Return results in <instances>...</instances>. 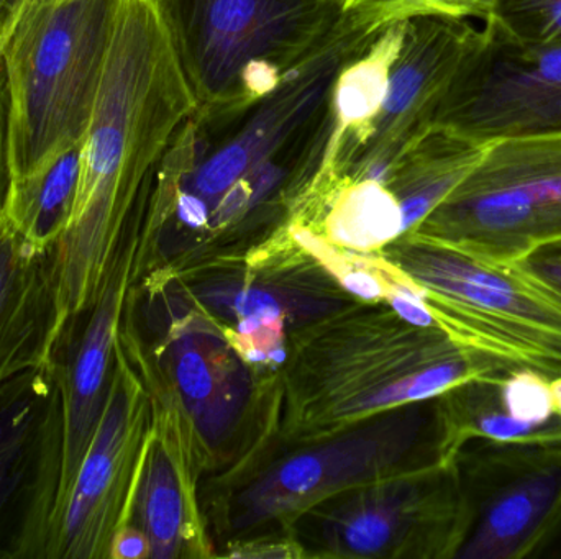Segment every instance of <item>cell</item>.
<instances>
[{"label":"cell","mask_w":561,"mask_h":559,"mask_svg":"<svg viewBox=\"0 0 561 559\" xmlns=\"http://www.w3.org/2000/svg\"><path fill=\"white\" fill-rule=\"evenodd\" d=\"M405 19L381 26L371 42L345 61L332 89V133L313 180L343 176L368 141L388 94L392 66L404 38Z\"/></svg>","instance_id":"16"},{"label":"cell","mask_w":561,"mask_h":559,"mask_svg":"<svg viewBox=\"0 0 561 559\" xmlns=\"http://www.w3.org/2000/svg\"><path fill=\"white\" fill-rule=\"evenodd\" d=\"M507 412L523 422L542 426L557 419L550 377L529 368L510 371L500 383Z\"/></svg>","instance_id":"24"},{"label":"cell","mask_w":561,"mask_h":559,"mask_svg":"<svg viewBox=\"0 0 561 559\" xmlns=\"http://www.w3.org/2000/svg\"><path fill=\"white\" fill-rule=\"evenodd\" d=\"M121 0H48L23 10L0 51L5 72L7 180L84 140Z\"/></svg>","instance_id":"3"},{"label":"cell","mask_w":561,"mask_h":559,"mask_svg":"<svg viewBox=\"0 0 561 559\" xmlns=\"http://www.w3.org/2000/svg\"><path fill=\"white\" fill-rule=\"evenodd\" d=\"M483 26L529 43H561V0H488Z\"/></svg>","instance_id":"23"},{"label":"cell","mask_w":561,"mask_h":559,"mask_svg":"<svg viewBox=\"0 0 561 559\" xmlns=\"http://www.w3.org/2000/svg\"><path fill=\"white\" fill-rule=\"evenodd\" d=\"M151 433L144 383L117 345L107 404L56 515L48 559L111 558L130 519Z\"/></svg>","instance_id":"9"},{"label":"cell","mask_w":561,"mask_h":559,"mask_svg":"<svg viewBox=\"0 0 561 559\" xmlns=\"http://www.w3.org/2000/svg\"><path fill=\"white\" fill-rule=\"evenodd\" d=\"M510 371L440 328L408 324L389 305L329 315L293 343L280 429L286 442L312 445Z\"/></svg>","instance_id":"2"},{"label":"cell","mask_w":561,"mask_h":559,"mask_svg":"<svg viewBox=\"0 0 561 559\" xmlns=\"http://www.w3.org/2000/svg\"><path fill=\"white\" fill-rule=\"evenodd\" d=\"M550 389H552L553 407L556 416L561 420V374L550 380Z\"/></svg>","instance_id":"30"},{"label":"cell","mask_w":561,"mask_h":559,"mask_svg":"<svg viewBox=\"0 0 561 559\" xmlns=\"http://www.w3.org/2000/svg\"><path fill=\"white\" fill-rule=\"evenodd\" d=\"M445 462L437 399L402 407L302 452L247 486L233 502V531L294 521L309 509L363 486Z\"/></svg>","instance_id":"7"},{"label":"cell","mask_w":561,"mask_h":559,"mask_svg":"<svg viewBox=\"0 0 561 559\" xmlns=\"http://www.w3.org/2000/svg\"><path fill=\"white\" fill-rule=\"evenodd\" d=\"M346 10H373L402 19L414 15H448L481 20L488 12V0H343Z\"/></svg>","instance_id":"25"},{"label":"cell","mask_w":561,"mask_h":559,"mask_svg":"<svg viewBox=\"0 0 561 559\" xmlns=\"http://www.w3.org/2000/svg\"><path fill=\"white\" fill-rule=\"evenodd\" d=\"M0 91H2V89H0ZM0 95H2V94H0Z\"/></svg>","instance_id":"32"},{"label":"cell","mask_w":561,"mask_h":559,"mask_svg":"<svg viewBox=\"0 0 561 559\" xmlns=\"http://www.w3.org/2000/svg\"><path fill=\"white\" fill-rule=\"evenodd\" d=\"M65 453L58 357L0 384V559H48Z\"/></svg>","instance_id":"8"},{"label":"cell","mask_w":561,"mask_h":559,"mask_svg":"<svg viewBox=\"0 0 561 559\" xmlns=\"http://www.w3.org/2000/svg\"><path fill=\"white\" fill-rule=\"evenodd\" d=\"M348 494L322 525L323 544L333 557H386L392 551L455 558L467 537V499L457 462L437 463Z\"/></svg>","instance_id":"10"},{"label":"cell","mask_w":561,"mask_h":559,"mask_svg":"<svg viewBox=\"0 0 561 559\" xmlns=\"http://www.w3.org/2000/svg\"><path fill=\"white\" fill-rule=\"evenodd\" d=\"M488 143L435 125L389 167L385 184L404 219V235L417 229L480 163Z\"/></svg>","instance_id":"18"},{"label":"cell","mask_w":561,"mask_h":559,"mask_svg":"<svg viewBox=\"0 0 561 559\" xmlns=\"http://www.w3.org/2000/svg\"><path fill=\"white\" fill-rule=\"evenodd\" d=\"M26 0H0V51L20 22Z\"/></svg>","instance_id":"29"},{"label":"cell","mask_w":561,"mask_h":559,"mask_svg":"<svg viewBox=\"0 0 561 559\" xmlns=\"http://www.w3.org/2000/svg\"><path fill=\"white\" fill-rule=\"evenodd\" d=\"M194 108L153 2L121 0L81 144L71 222L55 249L65 328L104 288L131 209Z\"/></svg>","instance_id":"1"},{"label":"cell","mask_w":561,"mask_h":559,"mask_svg":"<svg viewBox=\"0 0 561 559\" xmlns=\"http://www.w3.org/2000/svg\"><path fill=\"white\" fill-rule=\"evenodd\" d=\"M178 394L201 435L219 443L249 396L245 368L222 335L183 330L168 350Z\"/></svg>","instance_id":"17"},{"label":"cell","mask_w":561,"mask_h":559,"mask_svg":"<svg viewBox=\"0 0 561 559\" xmlns=\"http://www.w3.org/2000/svg\"><path fill=\"white\" fill-rule=\"evenodd\" d=\"M300 202L322 207L327 240L342 248L373 252L404 235L399 200L381 180L365 177L317 180Z\"/></svg>","instance_id":"20"},{"label":"cell","mask_w":561,"mask_h":559,"mask_svg":"<svg viewBox=\"0 0 561 559\" xmlns=\"http://www.w3.org/2000/svg\"><path fill=\"white\" fill-rule=\"evenodd\" d=\"M409 233L494 266L561 246V133L491 141L471 173Z\"/></svg>","instance_id":"6"},{"label":"cell","mask_w":561,"mask_h":559,"mask_svg":"<svg viewBox=\"0 0 561 559\" xmlns=\"http://www.w3.org/2000/svg\"><path fill=\"white\" fill-rule=\"evenodd\" d=\"M474 443L458 455L468 532L455 558L530 557L560 522L561 443Z\"/></svg>","instance_id":"11"},{"label":"cell","mask_w":561,"mask_h":559,"mask_svg":"<svg viewBox=\"0 0 561 559\" xmlns=\"http://www.w3.org/2000/svg\"><path fill=\"white\" fill-rule=\"evenodd\" d=\"M478 380L437 397L440 449L445 462L455 463L468 443L552 445L561 443V420L542 426L514 419L501 399L500 383Z\"/></svg>","instance_id":"19"},{"label":"cell","mask_w":561,"mask_h":559,"mask_svg":"<svg viewBox=\"0 0 561 559\" xmlns=\"http://www.w3.org/2000/svg\"><path fill=\"white\" fill-rule=\"evenodd\" d=\"M483 28V45L435 125L478 143L561 133V43L519 42Z\"/></svg>","instance_id":"12"},{"label":"cell","mask_w":561,"mask_h":559,"mask_svg":"<svg viewBox=\"0 0 561 559\" xmlns=\"http://www.w3.org/2000/svg\"><path fill=\"white\" fill-rule=\"evenodd\" d=\"M176 462L163 440L151 433L131 502L128 524L144 532L150 558H176L187 540V508Z\"/></svg>","instance_id":"22"},{"label":"cell","mask_w":561,"mask_h":559,"mask_svg":"<svg viewBox=\"0 0 561 559\" xmlns=\"http://www.w3.org/2000/svg\"><path fill=\"white\" fill-rule=\"evenodd\" d=\"M385 248L455 341L513 370L561 374V298L519 266L488 265L417 233Z\"/></svg>","instance_id":"5"},{"label":"cell","mask_w":561,"mask_h":559,"mask_svg":"<svg viewBox=\"0 0 561 559\" xmlns=\"http://www.w3.org/2000/svg\"><path fill=\"white\" fill-rule=\"evenodd\" d=\"M483 42V26L471 20L408 16L385 104L365 147L340 177L385 183L392 163L435 127L448 92Z\"/></svg>","instance_id":"13"},{"label":"cell","mask_w":561,"mask_h":559,"mask_svg":"<svg viewBox=\"0 0 561 559\" xmlns=\"http://www.w3.org/2000/svg\"><path fill=\"white\" fill-rule=\"evenodd\" d=\"M342 284L350 294L363 299V301L376 302L386 298V286L375 272L365 268H348L343 275Z\"/></svg>","instance_id":"27"},{"label":"cell","mask_w":561,"mask_h":559,"mask_svg":"<svg viewBox=\"0 0 561 559\" xmlns=\"http://www.w3.org/2000/svg\"><path fill=\"white\" fill-rule=\"evenodd\" d=\"M516 266L561 298V246L540 249Z\"/></svg>","instance_id":"26"},{"label":"cell","mask_w":561,"mask_h":559,"mask_svg":"<svg viewBox=\"0 0 561 559\" xmlns=\"http://www.w3.org/2000/svg\"><path fill=\"white\" fill-rule=\"evenodd\" d=\"M65 330L55 249L30 245L0 210V384L51 360Z\"/></svg>","instance_id":"15"},{"label":"cell","mask_w":561,"mask_h":559,"mask_svg":"<svg viewBox=\"0 0 561 559\" xmlns=\"http://www.w3.org/2000/svg\"><path fill=\"white\" fill-rule=\"evenodd\" d=\"M81 144L36 173L7 180L0 202L3 217L22 238L43 252L56 249L71 222L81 174Z\"/></svg>","instance_id":"21"},{"label":"cell","mask_w":561,"mask_h":559,"mask_svg":"<svg viewBox=\"0 0 561 559\" xmlns=\"http://www.w3.org/2000/svg\"><path fill=\"white\" fill-rule=\"evenodd\" d=\"M42 2H48V0H26L25 9L28 5H33V3H42Z\"/></svg>","instance_id":"31"},{"label":"cell","mask_w":561,"mask_h":559,"mask_svg":"<svg viewBox=\"0 0 561 559\" xmlns=\"http://www.w3.org/2000/svg\"><path fill=\"white\" fill-rule=\"evenodd\" d=\"M131 252L134 248L127 246L122 255L117 253L104 288L94 304L84 312L88 318L78 338H72L65 330L56 350L65 404V453L56 515L75 481L107 404L122 314L130 282Z\"/></svg>","instance_id":"14"},{"label":"cell","mask_w":561,"mask_h":559,"mask_svg":"<svg viewBox=\"0 0 561 559\" xmlns=\"http://www.w3.org/2000/svg\"><path fill=\"white\" fill-rule=\"evenodd\" d=\"M196 107L272 94L335 33L343 0H151Z\"/></svg>","instance_id":"4"},{"label":"cell","mask_w":561,"mask_h":559,"mask_svg":"<svg viewBox=\"0 0 561 559\" xmlns=\"http://www.w3.org/2000/svg\"><path fill=\"white\" fill-rule=\"evenodd\" d=\"M111 558L114 559H141L150 558V544L140 528L127 524L115 535L111 547Z\"/></svg>","instance_id":"28"}]
</instances>
